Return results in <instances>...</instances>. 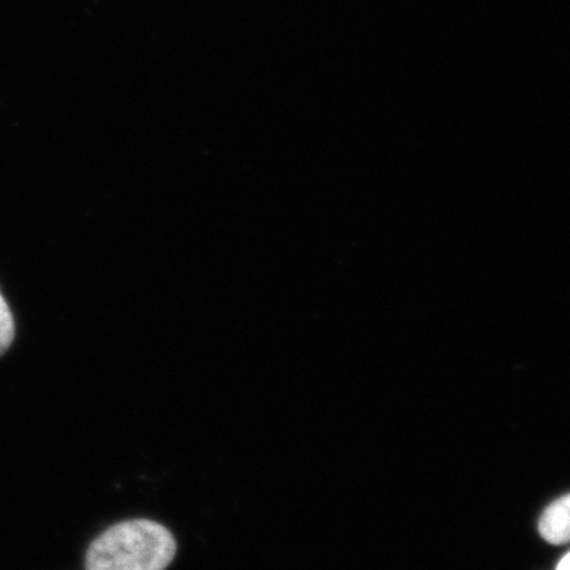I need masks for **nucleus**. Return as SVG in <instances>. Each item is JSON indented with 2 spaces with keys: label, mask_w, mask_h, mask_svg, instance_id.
I'll return each instance as SVG.
<instances>
[{
  "label": "nucleus",
  "mask_w": 570,
  "mask_h": 570,
  "mask_svg": "<svg viewBox=\"0 0 570 570\" xmlns=\"http://www.w3.org/2000/svg\"><path fill=\"white\" fill-rule=\"evenodd\" d=\"M175 554L174 535L163 524L124 521L94 540L86 570H165Z\"/></svg>",
  "instance_id": "1"
},
{
  "label": "nucleus",
  "mask_w": 570,
  "mask_h": 570,
  "mask_svg": "<svg viewBox=\"0 0 570 570\" xmlns=\"http://www.w3.org/2000/svg\"><path fill=\"white\" fill-rule=\"evenodd\" d=\"M570 498L568 494L551 502L539 519L540 538L551 546H566L570 538Z\"/></svg>",
  "instance_id": "2"
},
{
  "label": "nucleus",
  "mask_w": 570,
  "mask_h": 570,
  "mask_svg": "<svg viewBox=\"0 0 570 570\" xmlns=\"http://www.w3.org/2000/svg\"><path fill=\"white\" fill-rule=\"evenodd\" d=\"M14 340V321L6 298L0 294V356L9 351Z\"/></svg>",
  "instance_id": "3"
},
{
  "label": "nucleus",
  "mask_w": 570,
  "mask_h": 570,
  "mask_svg": "<svg viewBox=\"0 0 570 570\" xmlns=\"http://www.w3.org/2000/svg\"><path fill=\"white\" fill-rule=\"evenodd\" d=\"M557 570H570V554H564L562 560L558 562Z\"/></svg>",
  "instance_id": "4"
}]
</instances>
